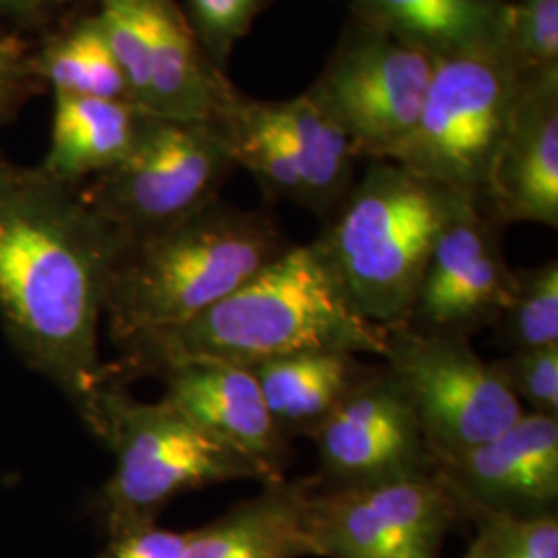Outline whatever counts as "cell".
<instances>
[{
    "label": "cell",
    "instance_id": "21",
    "mask_svg": "<svg viewBox=\"0 0 558 558\" xmlns=\"http://www.w3.org/2000/svg\"><path fill=\"white\" fill-rule=\"evenodd\" d=\"M299 163L304 207L329 216L352 189L354 147L338 119L308 89L292 100L263 101Z\"/></svg>",
    "mask_w": 558,
    "mask_h": 558
},
{
    "label": "cell",
    "instance_id": "6",
    "mask_svg": "<svg viewBox=\"0 0 558 558\" xmlns=\"http://www.w3.org/2000/svg\"><path fill=\"white\" fill-rule=\"evenodd\" d=\"M521 80L502 41L437 59L418 122L389 161L482 199Z\"/></svg>",
    "mask_w": 558,
    "mask_h": 558
},
{
    "label": "cell",
    "instance_id": "20",
    "mask_svg": "<svg viewBox=\"0 0 558 558\" xmlns=\"http://www.w3.org/2000/svg\"><path fill=\"white\" fill-rule=\"evenodd\" d=\"M359 23L433 54L500 41L507 0H348Z\"/></svg>",
    "mask_w": 558,
    "mask_h": 558
},
{
    "label": "cell",
    "instance_id": "3",
    "mask_svg": "<svg viewBox=\"0 0 558 558\" xmlns=\"http://www.w3.org/2000/svg\"><path fill=\"white\" fill-rule=\"evenodd\" d=\"M292 244L265 211L214 199L186 218L129 240L114 263L104 320L119 348L193 319Z\"/></svg>",
    "mask_w": 558,
    "mask_h": 558
},
{
    "label": "cell",
    "instance_id": "23",
    "mask_svg": "<svg viewBox=\"0 0 558 558\" xmlns=\"http://www.w3.org/2000/svg\"><path fill=\"white\" fill-rule=\"evenodd\" d=\"M218 124L234 166L248 170L269 199L304 205V186L292 147L263 101L234 96L223 106Z\"/></svg>",
    "mask_w": 558,
    "mask_h": 558
},
{
    "label": "cell",
    "instance_id": "26",
    "mask_svg": "<svg viewBox=\"0 0 558 558\" xmlns=\"http://www.w3.org/2000/svg\"><path fill=\"white\" fill-rule=\"evenodd\" d=\"M500 41L521 73L558 66V0L505 2Z\"/></svg>",
    "mask_w": 558,
    "mask_h": 558
},
{
    "label": "cell",
    "instance_id": "10",
    "mask_svg": "<svg viewBox=\"0 0 558 558\" xmlns=\"http://www.w3.org/2000/svg\"><path fill=\"white\" fill-rule=\"evenodd\" d=\"M461 515L437 472L366 486H325L308 500L315 557L439 558Z\"/></svg>",
    "mask_w": 558,
    "mask_h": 558
},
{
    "label": "cell",
    "instance_id": "12",
    "mask_svg": "<svg viewBox=\"0 0 558 558\" xmlns=\"http://www.w3.org/2000/svg\"><path fill=\"white\" fill-rule=\"evenodd\" d=\"M499 230L480 199L461 203L433 246L405 323L410 329L470 338L497 323L515 283Z\"/></svg>",
    "mask_w": 558,
    "mask_h": 558
},
{
    "label": "cell",
    "instance_id": "9",
    "mask_svg": "<svg viewBox=\"0 0 558 558\" xmlns=\"http://www.w3.org/2000/svg\"><path fill=\"white\" fill-rule=\"evenodd\" d=\"M437 59L359 23L311 92L338 119L356 158L391 160L418 122Z\"/></svg>",
    "mask_w": 558,
    "mask_h": 558
},
{
    "label": "cell",
    "instance_id": "31",
    "mask_svg": "<svg viewBox=\"0 0 558 558\" xmlns=\"http://www.w3.org/2000/svg\"><path fill=\"white\" fill-rule=\"evenodd\" d=\"M189 542L191 530L177 532L151 523L108 536L98 558H184Z\"/></svg>",
    "mask_w": 558,
    "mask_h": 558
},
{
    "label": "cell",
    "instance_id": "17",
    "mask_svg": "<svg viewBox=\"0 0 558 558\" xmlns=\"http://www.w3.org/2000/svg\"><path fill=\"white\" fill-rule=\"evenodd\" d=\"M317 482L278 480L199 530H191L184 558L315 557L308 500Z\"/></svg>",
    "mask_w": 558,
    "mask_h": 558
},
{
    "label": "cell",
    "instance_id": "29",
    "mask_svg": "<svg viewBox=\"0 0 558 558\" xmlns=\"http://www.w3.org/2000/svg\"><path fill=\"white\" fill-rule=\"evenodd\" d=\"M493 364L509 391L532 408V414L558 420V345L513 350Z\"/></svg>",
    "mask_w": 558,
    "mask_h": 558
},
{
    "label": "cell",
    "instance_id": "15",
    "mask_svg": "<svg viewBox=\"0 0 558 558\" xmlns=\"http://www.w3.org/2000/svg\"><path fill=\"white\" fill-rule=\"evenodd\" d=\"M163 399L205 433L259 463L271 480L286 478L290 440L271 418L253 371L234 364H184L160 375Z\"/></svg>",
    "mask_w": 558,
    "mask_h": 558
},
{
    "label": "cell",
    "instance_id": "19",
    "mask_svg": "<svg viewBox=\"0 0 558 558\" xmlns=\"http://www.w3.org/2000/svg\"><path fill=\"white\" fill-rule=\"evenodd\" d=\"M248 368L279 433L288 440L313 437L366 373L356 354L338 350L288 354Z\"/></svg>",
    "mask_w": 558,
    "mask_h": 558
},
{
    "label": "cell",
    "instance_id": "28",
    "mask_svg": "<svg viewBox=\"0 0 558 558\" xmlns=\"http://www.w3.org/2000/svg\"><path fill=\"white\" fill-rule=\"evenodd\" d=\"M267 0H186V21L205 57L220 69Z\"/></svg>",
    "mask_w": 558,
    "mask_h": 558
},
{
    "label": "cell",
    "instance_id": "2",
    "mask_svg": "<svg viewBox=\"0 0 558 558\" xmlns=\"http://www.w3.org/2000/svg\"><path fill=\"white\" fill-rule=\"evenodd\" d=\"M387 329L360 319L315 242L292 244L193 319L119 345L108 379L126 385L184 364L255 366L311 350L377 354Z\"/></svg>",
    "mask_w": 558,
    "mask_h": 558
},
{
    "label": "cell",
    "instance_id": "27",
    "mask_svg": "<svg viewBox=\"0 0 558 558\" xmlns=\"http://www.w3.org/2000/svg\"><path fill=\"white\" fill-rule=\"evenodd\" d=\"M104 38L129 83L131 98L145 110L149 89V29L143 0H98Z\"/></svg>",
    "mask_w": 558,
    "mask_h": 558
},
{
    "label": "cell",
    "instance_id": "11",
    "mask_svg": "<svg viewBox=\"0 0 558 558\" xmlns=\"http://www.w3.org/2000/svg\"><path fill=\"white\" fill-rule=\"evenodd\" d=\"M311 439L323 486H366L435 472L416 412L387 368L364 373Z\"/></svg>",
    "mask_w": 558,
    "mask_h": 558
},
{
    "label": "cell",
    "instance_id": "1",
    "mask_svg": "<svg viewBox=\"0 0 558 558\" xmlns=\"http://www.w3.org/2000/svg\"><path fill=\"white\" fill-rule=\"evenodd\" d=\"M122 246L81 186L0 156V320L23 362L85 426L108 383L100 323Z\"/></svg>",
    "mask_w": 558,
    "mask_h": 558
},
{
    "label": "cell",
    "instance_id": "22",
    "mask_svg": "<svg viewBox=\"0 0 558 558\" xmlns=\"http://www.w3.org/2000/svg\"><path fill=\"white\" fill-rule=\"evenodd\" d=\"M34 66L52 96L133 101L96 13L46 41L40 52H34Z\"/></svg>",
    "mask_w": 558,
    "mask_h": 558
},
{
    "label": "cell",
    "instance_id": "33",
    "mask_svg": "<svg viewBox=\"0 0 558 558\" xmlns=\"http://www.w3.org/2000/svg\"><path fill=\"white\" fill-rule=\"evenodd\" d=\"M463 558H478L476 557V555H472V553H470V550H468V555H465V557Z\"/></svg>",
    "mask_w": 558,
    "mask_h": 558
},
{
    "label": "cell",
    "instance_id": "8",
    "mask_svg": "<svg viewBox=\"0 0 558 558\" xmlns=\"http://www.w3.org/2000/svg\"><path fill=\"white\" fill-rule=\"evenodd\" d=\"M383 360L416 412L433 461L493 439L525 416L523 403L470 338L399 325L387 329Z\"/></svg>",
    "mask_w": 558,
    "mask_h": 558
},
{
    "label": "cell",
    "instance_id": "16",
    "mask_svg": "<svg viewBox=\"0 0 558 558\" xmlns=\"http://www.w3.org/2000/svg\"><path fill=\"white\" fill-rule=\"evenodd\" d=\"M149 29L145 110L163 119L214 122L234 96L205 57L177 0H143Z\"/></svg>",
    "mask_w": 558,
    "mask_h": 558
},
{
    "label": "cell",
    "instance_id": "14",
    "mask_svg": "<svg viewBox=\"0 0 558 558\" xmlns=\"http://www.w3.org/2000/svg\"><path fill=\"white\" fill-rule=\"evenodd\" d=\"M482 207L497 223L558 228V66L523 73Z\"/></svg>",
    "mask_w": 558,
    "mask_h": 558
},
{
    "label": "cell",
    "instance_id": "24",
    "mask_svg": "<svg viewBox=\"0 0 558 558\" xmlns=\"http://www.w3.org/2000/svg\"><path fill=\"white\" fill-rule=\"evenodd\" d=\"M493 327L511 352L558 345L557 260L515 269L513 292Z\"/></svg>",
    "mask_w": 558,
    "mask_h": 558
},
{
    "label": "cell",
    "instance_id": "32",
    "mask_svg": "<svg viewBox=\"0 0 558 558\" xmlns=\"http://www.w3.org/2000/svg\"><path fill=\"white\" fill-rule=\"evenodd\" d=\"M60 0H0V17L17 27H40L52 17Z\"/></svg>",
    "mask_w": 558,
    "mask_h": 558
},
{
    "label": "cell",
    "instance_id": "7",
    "mask_svg": "<svg viewBox=\"0 0 558 558\" xmlns=\"http://www.w3.org/2000/svg\"><path fill=\"white\" fill-rule=\"evenodd\" d=\"M234 168L218 120L191 122L149 112L129 154L81 184V195L129 242L218 199Z\"/></svg>",
    "mask_w": 558,
    "mask_h": 558
},
{
    "label": "cell",
    "instance_id": "5",
    "mask_svg": "<svg viewBox=\"0 0 558 558\" xmlns=\"http://www.w3.org/2000/svg\"><path fill=\"white\" fill-rule=\"evenodd\" d=\"M87 428L114 456V470L94 497L106 536L158 523L161 511L191 490L236 480L276 482L170 401H141L119 380L101 387Z\"/></svg>",
    "mask_w": 558,
    "mask_h": 558
},
{
    "label": "cell",
    "instance_id": "18",
    "mask_svg": "<svg viewBox=\"0 0 558 558\" xmlns=\"http://www.w3.org/2000/svg\"><path fill=\"white\" fill-rule=\"evenodd\" d=\"M147 114L131 100L54 96L50 145L40 168L81 186L129 154Z\"/></svg>",
    "mask_w": 558,
    "mask_h": 558
},
{
    "label": "cell",
    "instance_id": "13",
    "mask_svg": "<svg viewBox=\"0 0 558 558\" xmlns=\"http://www.w3.org/2000/svg\"><path fill=\"white\" fill-rule=\"evenodd\" d=\"M461 515L486 511L513 518L557 513L558 420L525 416L493 439L435 461Z\"/></svg>",
    "mask_w": 558,
    "mask_h": 558
},
{
    "label": "cell",
    "instance_id": "25",
    "mask_svg": "<svg viewBox=\"0 0 558 558\" xmlns=\"http://www.w3.org/2000/svg\"><path fill=\"white\" fill-rule=\"evenodd\" d=\"M478 534L470 553L478 558H558V518H513L486 511H468Z\"/></svg>",
    "mask_w": 558,
    "mask_h": 558
},
{
    "label": "cell",
    "instance_id": "30",
    "mask_svg": "<svg viewBox=\"0 0 558 558\" xmlns=\"http://www.w3.org/2000/svg\"><path fill=\"white\" fill-rule=\"evenodd\" d=\"M34 50L17 34L0 27V126L20 112L23 101L40 89Z\"/></svg>",
    "mask_w": 558,
    "mask_h": 558
},
{
    "label": "cell",
    "instance_id": "4",
    "mask_svg": "<svg viewBox=\"0 0 558 558\" xmlns=\"http://www.w3.org/2000/svg\"><path fill=\"white\" fill-rule=\"evenodd\" d=\"M476 199L389 160H371L315 240L360 319L383 329L410 319L445 223Z\"/></svg>",
    "mask_w": 558,
    "mask_h": 558
}]
</instances>
